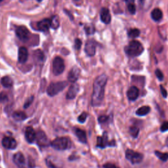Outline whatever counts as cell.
Wrapping results in <instances>:
<instances>
[{
	"mask_svg": "<svg viewBox=\"0 0 168 168\" xmlns=\"http://www.w3.org/2000/svg\"><path fill=\"white\" fill-rule=\"evenodd\" d=\"M107 79V76L103 74L99 76L94 82L91 97V104L93 106H99L101 104L104 97V89Z\"/></svg>",
	"mask_w": 168,
	"mask_h": 168,
	"instance_id": "1",
	"label": "cell"
},
{
	"mask_svg": "<svg viewBox=\"0 0 168 168\" xmlns=\"http://www.w3.org/2000/svg\"><path fill=\"white\" fill-rule=\"evenodd\" d=\"M144 48L143 45L139 42L133 40L131 41L129 45L125 47V52L126 54L131 57L139 56L143 52Z\"/></svg>",
	"mask_w": 168,
	"mask_h": 168,
	"instance_id": "2",
	"label": "cell"
},
{
	"mask_svg": "<svg viewBox=\"0 0 168 168\" xmlns=\"http://www.w3.org/2000/svg\"><path fill=\"white\" fill-rule=\"evenodd\" d=\"M51 146L57 150H65L69 149L71 146V141L66 137H57L51 143Z\"/></svg>",
	"mask_w": 168,
	"mask_h": 168,
	"instance_id": "3",
	"label": "cell"
},
{
	"mask_svg": "<svg viewBox=\"0 0 168 168\" xmlns=\"http://www.w3.org/2000/svg\"><path fill=\"white\" fill-rule=\"evenodd\" d=\"M67 85H68V82L65 81L51 83L47 89V93L50 97H54L63 91Z\"/></svg>",
	"mask_w": 168,
	"mask_h": 168,
	"instance_id": "4",
	"label": "cell"
},
{
	"mask_svg": "<svg viewBox=\"0 0 168 168\" xmlns=\"http://www.w3.org/2000/svg\"><path fill=\"white\" fill-rule=\"evenodd\" d=\"M65 69L64 60L60 57H56L53 61V72L55 76H59L64 72Z\"/></svg>",
	"mask_w": 168,
	"mask_h": 168,
	"instance_id": "5",
	"label": "cell"
},
{
	"mask_svg": "<svg viewBox=\"0 0 168 168\" xmlns=\"http://www.w3.org/2000/svg\"><path fill=\"white\" fill-rule=\"evenodd\" d=\"M125 157L132 164H139L143 159V155L140 153L135 152L133 150L128 149L125 152Z\"/></svg>",
	"mask_w": 168,
	"mask_h": 168,
	"instance_id": "6",
	"label": "cell"
},
{
	"mask_svg": "<svg viewBox=\"0 0 168 168\" xmlns=\"http://www.w3.org/2000/svg\"><path fill=\"white\" fill-rule=\"evenodd\" d=\"M13 162L15 164V165L18 167V168H28L29 164L26 161L24 154L18 152L15 153L13 157Z\"/></svg>",
	"mask_w": 168,
	"mask_h": 168,
	"instance_id": "7",
	"label": "cell"
},
{
	"mask_svg": "<svg viewBox=\"0 0 168 168\" xmlns=\"http://www.w3.org/2000/svg\"><path fill=\"white\" fill-rule=\"evenodd\" d=\"M36 141L38 145L41 148H45L50 145V142L46 134L42 131H39L36 133Z\"/></svg>",
	"mask_w": 168,
	"mask_h": 168,
	"instance_id": "8",
	"label": "cell"
},
{
	"mask_svg": "<svg viewBox=\"0 0 168 168\" xmlns=\"http://www.w3.org/2000/svg\"><path fill=\"white\" fill-rule=\"evenodd\" d=\"M17 36L23 42H26L29 38L30 32L24 26H20L17 27L16 30Z\"/></svg>",
	"mask_w": 168,
	"mask_h": 168,
	"instance_id": "9",
	"label": "cell"
},
{
	"mask_svg": "<svg viewBox=\"0 0 168 168\" xmlns=\"http://www.w3.org/2000/svg\"><path fill=\"white\" fill-rule=\"evenodd\" d=\"M2 145L6 149L13 150L17 146V140L11 137H5L2 139Z\"/></svg>",
	"mask_w": 168,
	"mask_h": 168,
	"instance_id": "10",
	"label": "cell"
},
{
	"mask_svg": "<svg viewBox=\"0 0 168 168\" xmlns=\"http://www.w3.org/2000/svg\"><path fill=\"white\" fill-rule=\"evenodd\" d=\"M85 51L86 54L89 57H93L95 55L96 43L94 40L89 39L86 42L85 46Z\"/></svg>",
	"mask_w": 168,
	"mask_h": 168,
	"instance_id": "11",
	"label": "cell"
},
{
	"mask_svg": "<svg viewBox=\"0 0 168 168\" xmlns=\"http://www.w3.org/2000/svg\"><path fill=\"white\" fill-rule=\"evenodd\" d=\"M115 143L114 141L109 142L108 140V137L106 135V133H104L103 136L102 137H98L97 139V146L99 148H105L106 146H114Z\"/></svg>",
	"mask_w": 168,
	"mask_h": 168,
	"instance_id": "12",
	"label": "cell"
},
{
	"mask_svg": "<svg viewBox=\"0 0 168 168\" xmlns=\"http://www.w3.org/2000/svg\"><path fill=\"white\" fill-rule=\"evenodd\" d=\"M80 74V69L77 66H73L68 74V79L71 83H76Z\"/></svg>",
	"mask_w": 168,
	"mask_h": 168,
	"instance_id": "13",
	"label": "cell"
},
{
	"mask_svg": "<svg viewBox=\"0 0 168 168\" xmlns=\"http://www.w3.org/2000/svg\"><path fill=\"white\" fill-rule=\"evenodd\" d=\"M38 28L39 31L47 32L51 26V18H44L39 21L37 24Z\"/></svg>",
	"mask_w": 168,
	"mask_h": 168,
	"instance_id": "14",
	"label": "cell"
},
{
	"mask_svg": "<svg viewBox=\"0 0 168 168\" xmlns=\"http://www.w3.org/2000/svg\"><path fill=\"white\" fill-rule=\"evenodd\" d=\"M36 133L32 127L29 126L26 128L25 130V138L28 143H32L36 140Z\"/></svg>",
	"mask_w": 168,
	"mask_h": 168,
	"instance_id": "15",
	"label": "cell"
},
{
	"mask_svg": "<svg viewBox=\"0 0 168 168\" xmlns=\"http://www.w3.org/2000/svg\"><path fill=\"white\" fill-rule=\"evenodd\" d=\"M100 17L101 21L106 24H109L111 22V15L109 9L106 8H102L100 12Z\"/></svg>",
	"mask_w": 168,
	"mask_h": 168,
	"instance_id": "16",
	"label": "cell"
},
{
	"mask_svg": "<svg viewBox=\"0 0 168 168\" xmlns=\"http://www.w3.org/2000/svg\"><path fill=\"white\" fill-rule=\"evenodd\" d=\"M79 90V86L78 84H74L71 85L66 93V99H74L77 95L78 93Z\"/></svg>",
	"mask_w": 168,
	"mask_h": 168,
	"instance_id": "17",
	"label": "cell"
},
{
	"mask_svg": "<svg viewBox=\"0 0 168 168\" xmlns=\"http://www.w3.org/2000/svg\"><path fill=\"white\" fill-rule=\"evenodd\" d=\"M28 58V52L27 49L25 47H21L18 50V60L19 63L24 64L27 61Z\"/></svg>",
	"mask_w": 168,
	"mask_h": 168,
	"instance_id": "18",
	"label": "cell"
},
{
	"mask_svg": "<svg viewBox=\"0 0 168 168\" xmlns=\"http://www.w3.org/2000/svg\"><path fill=\"white\" fill-rule=\"evenodd\" d=\"M139 95V90L135 86H132L127 92V96L130 100H136Z\"/></svg>",
	"mask_w": 168,
	"mask_h": 168,
	"instance_id": "19",
	"label": "cell"
},
{
	"mask_svg": "<svg viewBox=\"0 0 168 168\" xmlns=\"http://www.w3.org/2000/svg\"><path fill=\"white\" fill-rule=\"evenodd\" d=\"M33 59L36 64H41L44 61V54L42 51L37 49L33 53Z\"/></svg>",
	"mask_w": 168,
	"mask_h": 168,
	"instance_id": "20",
	"label": "cell"
},
{
	"mask_svg": "<svg viewBox=\"0 0 168 168\" xmlns=\"http://www.w3.org/2000/svg\"><path fill=\"white\" fill-rule=\"evenodd\" d=\"M74 133L76 134V135L77 136L78 140H79V142H81L82 143L84 144L87 143V135L85 131L79 128H74Z\"/></svg>",
	"mask_w": 168,
	"mask_h": 168,
	"instance_id": "21",
	"label": "cell"
},
{
	"mask_svg": "<svg viewBox=\"0 0 168 168\" xmlns=\"http://www.w3.org/2000/svg\"><path fill=\"white\" fill-rule=\"evenodd\" d=\"M151 17L154 21H160V20L162 19V18L163 17L162 11L158 8L154 9L151 13Z\"/></svg>",
	"mask_w": 168,
	"mask_h": 168,
	"instance_id": "22",
	"label": "cell"
},
{
	"mask_svg": "<svg viewBox=\"0 0 168 168\" xmlns=\"http://www.w3.org/2000/svg\"><path fill=\"white\" fill-rule=\"evenodd\" d=\"M1 84L5 88H10L13 85V81L11 77L6 76L2 79Z\"/></svg>",
	"mask_w": 168,
	"mask_h": 168,
	"instance_id": "23",
	"label": "cell"
},
{
	"mask_svg": "<svg viewBox=\"0 0 168 168\" xmlns=\"http://www.w3.org/2000/svg\"><path fill=\"white\" fill-rule=\"evenodd\" d=\"M13 117L16 121H18V122H21L27 118V116L26 114L22 111H16L13 114Z\"/></svg>",
	"mask_w": 168,
	"mask_h": 168,
	"instance_id": "24",
	"label": "cell"
},
{
	"mask_svg": "<svg viewBox=\"0 0 168 168\" xmlns=\"http://www.w3.org/2000/svg\"><path fill=\"white\" fill-rule=\"evenodd\" d=\"M150 111V108L149 106H143L142 107L139 108L136 111V114L139 116H143L146 115L147 114H149Z\"/></svg>",
	"mask_w": 168,
	"mask_h": 168,
	"instance_id": "25",
	"label": "cell"
},
{
	"mask_svg": "<svg viewBox=\"0 0 168 168\" xmlns=\"http://www.w3.org/2000/svg\"><path fill=\"white\" fill-rule=\"evenodd\" d=\"M51 28L53 29H57L59 26V20L57 15H54L51 18Z\"/></svg>",
	"mask_w": 168,
	"mask_h": 168,
	"instance_id": "26",
	"label": "cell"
},
{
	"mask_svg": "<svg viewBox=\"0 0 168 168\" xmlns=\"http://www.w3.org/2000/svg\"><path fill=\"white\" fill-rule=\"evenodd\" d=\"M130 133L133 137L134 138L137 137L139 133V127H137V126H131L130 129Z\"/></svg>",
	"mask_w": 168,
	"mask_h": 168,
	"instance_id": "27",
	"label": "cell"
},
{
	"mask_svg": "<svg viewBox=\"0 0 168 168\" xmlns=\"http://www.w3.org/2000/svg\"><path fill=\"white\" fill-rule=\"evenodd\" d=\"M140 34V30L137 28H133L131 29L128 32V36L130 38H135L138 37Z\"/></svg>",
	"mask_w": 168,
	"mask_h": 168,
	"instance_id": "28",
	"label": "cell"
},
{
	"mask_svg": "<svg viewBox=\"0 0 168 168\" xmlns=\"http://www.w3.org/2000/svg\"><path fill=\"white\" fill-rule=\"evenodd\" d=\"M155 154L159 159L164 161V162H165L168 160V153H162L159 151H155Z\"/></svg>",
	"mask_w": 168,
	"mask_h": 168,
	"instance_id": "29",
	"label": "cell"
},
{
	"mask_svg": "<svg viewBox=\"0 0 168 168\" xmlns=\"http://www.w3.org/2000/svg\"><path fill=\"white\" fill-rule=\"evenodd\" d=\"M45 161L47 165H48L49 168H60V166L58 164H55V162L52 160V158L51 157H48L46 159Z\"/></svg>",
	"mask_w": 168,
	"mask_h": 168,
	"instance_id": "30",
	"label": "cell"
},
{
	"mask_svg": "<svg viewBox=\"0 0 168 168\" xmlns=\"http://www.w3.org/2000/svg\"><path fill=\"white\" fill-rule=\"evenodd\" d=\"M85 30L86 33H87L88 35H91L95 32V28H94V26L92 24H90V25H86L85 26Z\"/></svg>",
	"mask_w": 168,
	"mask_h": 168,
	"instance_id": "31",
	"label": "cell"
},
{
	"mask_svg": "<svg viewBox=\"0 0 168 168\" xmlns=\"http://www.w3.org/2000/svg\"><path fill=\"white\" fill-rule=\"evenodd\" d=\"M87 118V114L86 112H83L81 114H80V115L79 116V117L78 118V122L79 123H84L85 122V120Z\"/></svg>",
	"mask_w": 168,
	"mask_h": 168,
	"instance_id": "32",
	"label": "cell"
},
{
	"mask_svg": "<svg viewBox=\"0 0 168 168\" xmlns=\"http://www.w3.org/2000/svg\"><path fill=\"white\" fill-rule=\"evenodd\" d=\"M33 99H34V97L33 96H31L30 97H29L27 100H26V101L25 102L24 104V109H27L28 107L32 104V103L33 101Z\"/></svg>",
	"mask_w": 168,
	"mask_h": 168,
	"instance_id": "33",
	"label": "cell"
},
{
	"mask_svg": "<svg viewBox=\"0 0 168 168\" xmlns=\"http://www.w3.org/2000/svg\"><path fill=\"white\" fill-rule=\"evenodd\" d=\"M127 8H128V11L132 15H134L136 12V7L133 3H130L127 6Z\"/></svg>",
	"mask_w": 168,
	"mask_h": 168,
	"instance_id": "34",
	"label": "cell"
},
{
	"mask_svg": "<svg viewBox=\"0 0 168 168\" xmlns=\"http://www.w3.org/2000/svg\"><path fill=\"white\" fill-rule=\"evenodd\" d=\"M155 74L157 78L160 80V81H162L164 79V74L163 73L161 72V70L160 69H156L155 71Z\"/></svg>",
	"mask_w": 168,
	"mask_h": 168,
	"instance_id": "35",
	"label": "cell"
},
{
	"mask_svg": "<svg viewBox=\"0 0 168 168\" xmlns=\"http://www.w3.org/2000/svg\"><path fill=\"white\" fill-rule=\"evenodd\" d=\"M8 100V95L4 92L0 93V103H3Z\"/></svg>",
	"mask_w": 168,
	"mask_h": 168,
	"instance_id": "36",
	"label": "cell"
},
{
	"mask_svg": "<svg viewBox=\"0 0 168 168\" xmlns=\"http://www.w3.org/2000/svg\"><path fill=\"white\" fill-rule=\"evenodd\" d=\"M82 42L81 40H80L79 39H76L75 40V48L78 50L80 49V48H81L82 47Z\"/></svg>",
	"mask_w": 168,
	"mask_h": 168,
	"instance_id": "37",
	"label": "cell"
},
{
	"mask_svg": "<svg viewBox=\"0 0 168 168\" xmlns=\"http://www.w3.org/2000/svg\"><path fill=\"white\" fill-rule=\"evenodd\" d=\"M160 130L162 132H165L168 130V122H165L160 127Z\"/></svg>",
	"mask_w": 168,
	"mask_h": 168,
	"instance_id": "38",
	"label": "cell"
},
{
	"mask_svg": "<svg viewBox=\"0 0 168 168\" xmlns=\"http://www.w3.org/2000/svg\"><path fill=\"white\" fill-rule=\"evenodd\" d=\"M109 119V117L106 116H100L98 120H99V122L100 123V124H103V123H104L106 122L107 120H108Z\"/></svg>",
	"mask_w": 168,
	"mask_h": 168,
	"instance_id": "39",
	"label": "cell"
},
{
	"mask_svg": "<svg viewBox=\"0 0 168 168\" xmlns=\"http://www.w3.org/2000/svg\"><path fill=\"white\" fill-rule=\"evenodd\" d=\"M104 168H119L117 167L115 164H113L111 163H106L104 165H103Z\"/></svg>",
	"mask_w": 168,
	"mask_h": 168,
	"instance_id": "40",
	"label": "cell"
},
{
	"mask_svg": "<svg viewBox=\"0 0 168 168\" xmlns=\"http://www.w3.org/2000/svg\"><path fill=\"white\" fill-rule=\"evenodd\" d=\"M160 89H161V92H162V95L164 98H166L167 96V91L164 89V87H163L162 85L160 86Z\"/></svg>",
	"mask_w": 168,
	"mask_h": 168,
	"instance_id": "41",
	"label": "cell"
},
{
	"mask_svg": "<svg viewBox=\"0 0 168 168\" xmlns=\"http://www.w3.org/2000/svg\"><path fill=\"white\" fill-rule=\"evenodd\" d=\"M125 1L127 3L130 4V3H133L134 2V0H125Z\"/></svg>",
	"mask_w": 168,
	"mask_h": 168,
	"instance_id": "42",
	"label": "cell"
},
{
	"mask_svg": "<svg viewBox=\"0 0 168 168\" xmlns=\"http://www.w3.org/2000/svg\"><path fill=\"white\" fill-rule=\"evenodd\" d=\"M137 1L138 2V3L139 4H143V2H144V0H137Z\"/></svg>",
	"mask_w": 168,
	"mask_h": 168,
	"instance_id": "43",
	"label": "cell"
},
{
	"mask_svg": "<svg viewBox=\"0 0 168 168\" xmlns=\"http://www.w3.org/2000/svg\"><path fill=\"white\" fill-rule=\"evenodd\" d=\"M166 145H167V146H168V137L166 139Z\"/></svg>",
	"mask_w": 168,
	"mask_h": 168,
	"instance_id": "44",
	"label": "cell"
},
{
	"mask_svg": "<svg viewBox=\"0 0 168 168\" xmlns=\"http://www.w3.org/2000/svg\"><path fill=\"white\" fill-rule=\"evenodd\" d=\"M37 1L39 2H42V0H37Z\"/></svg>",
	"mask_w": 168,
	"mask_h": 168,
	"instance_id": "45",
	"label": "cell"
},
{
	"mask_svg": "<svg viewBox=\"0 0 168 168\" xmlns=\"http://www.w3.org/2000/svg\"><path fill=\"white\" fill-rule=\"evenodd\" d=\"M2 1H3V0H0V3H1Z\"/></svg>",
	"mask_w": 168,
	"mask_h": 168,
	"instance_id": "46",
	"label": "cell"
},
{
	"mask_svg": "<svg viewBox=\"0 0 168 168\" xmlns=\"http://www.w3.org/2000/svg\"><path fill=\"white\" fill-rule=\"evenodd\" d=\"M0 160H1V158H0Z\"/></svg>",
	"mask_w": 168,
	"mask_h": 168,
	"instance_id": "47",
	"label": "cell"
}]
</instances>
